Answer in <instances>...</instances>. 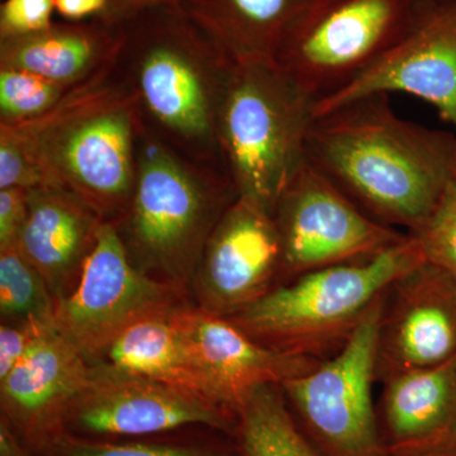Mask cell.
<instances>
[{
    "mask_svg": "<svg viewBox=\"0 0 456 456\" xmlns=\"http://www.w3.org/2000/svg\"><path fill=\"white\" fill-rule=\"evenodd\" d=\"M305 161L375 221L412 233L456 178V134L402 118L377 93L314 117Z\"/></svg>",
    "mask_w": 456,
    "mask_h": 456,
    "instance_id": "obj_1",
    "label": "cell"
},
{
    "mask_svg": "<svg viewBox=\"0 0 456 456\" xmlns=\"http://www.w3.org/2000/svg\"><path fill=\"white\" fill-rule=\"evenodd\" d=\"M122 32L117 73L143 127L193 163L224 171L218 114L235 61L180 4L141 12Z\"/></svg>",
    "mask_w": 456,
    "mask_h": 456,
    "instance_id": "obj_2",
    "label": "cell"
},
{
    "mask_svg": "<svg viewBox=\"0 0 456 456\" xmlns=\"http://www.w3.org/2000/svg\"><path fill=\"white\" fill-rule=\"evenodd\" d=\"M14 126L49 187L73 194L103 221L121 220L136 179L140 116L116 60L71 89L49 113Z\"/></svg>",
    "mask_w": 456,
    "mask_h": 456,
    "instance_id": "obj_3",
    "label": "cell"
},
{
    "mask_svg": "<svg viewBox=\"0 0 456 456\" xmlns=\"http://www.w3.org/2000/svg\"><path fill=\"white\" fill-rule=\"evenodd\" d=\"M236 198L224 171L193 163L140 121L134 193L113 224L137 268L185 292L213 228Z\"/></svg>",
    "mask_w": 456,
    "mask_h": 456,
    "instance_id": "obj_4",
    "label": "cell"
},
{
    "mask_svg": "<svg viewBox=\"0 0 456 456\" xmlns=\"http://www.w3.org/2000/svg\"><path fill=\"white\" fill-rule=\"evenodd\" d=\"M419 241H402L369 259L327 266L273 288L228 320L273 349L330 358L344 346L392 284L425 261Z\"/></svg>",
    "mask_w": 456,
    "mask_h": 456,
    "instance_id": "obj_5",
    "label": "cell"
},
{
    "mask_svg": "<svg viewBox=\"0 0 456 456\" xmlns=\"http://www.w3.org/2000/svg\"><path fill=\"white\" fill-rule=\"evenodd\" d=\"M316 99L275 61L233 62L218 114L222 167L237 197L274 213L305 163Z\"/></svg>",
    "mask_w": 456,
    "mask_h": 456,
    "instance_id": "obj_6",
    "label": "cell"
},
{
    "mask_svg": "<svg viewBox=\"0 0 456 456\" xmlns=\"http://www.w3.org/2000/svg\"><path fill=\"white\" fill-rule=\"evenodd\" d=\"M424 0H321L285 36L275 62L316 102L371 68Z\"/></svg>",
    "mask_w": 456,
    "mask_h": 456,
    "instance_id": "obj_7",
    "label": "cell"
},
{
    "mask_svg": "<svg viewBox=\"0 0 456 456\" xmlns=\"http://www.w3.org/2000/svg\"><path fill=\"white\" fill-rule=\"evenodd\" d=\"M386 296L338 353L281 386L297 424L323 456H386L373 402Z\"/></svg>",
    "mask_w": 456,
    "mask_h": 456,
    "instance_id": "obj_8",
    "label": "cell"
},
{
    "mask_svg": "<svg viewBox=\"0 0 456 456\" xmlns=\"http://www.w3.org/2000/svg\"><path fill=\"white\" fill-rule=\"evenodd\" d=\"M281 277L373 257L407 236L375 221L305 161L275 204Z\"/></svg>",
    "mask_w": 456,
    "mask_h": 456,
    "instance_id": "obj_9",
    "label": "cell"
},
{
    "mask_svg": "<svg viewBox=\"0 0 456 456\" xmlns=\"http://www.w3.org/2000/svg\"><path fill=\"white\" fill-rule=\"evenodd\" d=\"M183 293L137 268L116 226L104 222L79 283L56 303L55 326L92 364L128 327L179 307Z\"/></svg>",
    "mask_w": 456,
    "mask_h": 456,
    "instance_id": "obj_10",
    "label": "cell"
},
{
    "mask_svg": "<svg viewBox=\"0 0 456 456\" xmlns=\"http://www.w3.org/2000/svg\"><path fill=\"white\" fill-rule=\"evenodd\" d=\"M237 419L200 393L121 373L94 362L66 432L94 440H130L208 428L232 436Z\"/></svg>",
    "mask_w": 456,
    "mask_h": 456,
    "instance_id": "obj_11",
    "label": "cell"
},
{
    "mask_svg": "<svg viewBox=\"0 0 456 456\" xmlns=\"http://www.w3.org/2000/svg\"><path fill=\"white\" fill-rule=\"evenodd\" d=\"M415 95L456 128V0H424L391 49L355 80L316 102L314 117L377 93Z\"/></svg>",
    "mask_w": 456,
    "mask_h": 456,
    "instance_id": "obj_12",
    "label": "cell"
},
{
    "mask_svg": "<svg viewBox=\"0 0 456 456\" xmlns=\"http://www.w3.org/2000/svg\"><path fill=\"white\" fill-rule=\"evenodd\" d=\"M281 245L274 216L237 197L222 213L194 274L198 307L231 317L273 289Z\"/></svg>",
    "mask_w": 456,
    "mask_h": 456,
    "instance_id": "obj_13",
    "label": "cell"
},
{
    "mask_svg": "<svg viewBox=\"0 0 456 456\" xmlns=\"http://www.w3.org/2000/svg\"><path fill=\"white\" fill-rule=\"evenodd\" d=\"M456 355V279L425 260L389 288L380 317L377 382Z\"/></svg>",
    "mask_w": 456,
    "mask_h": 456,
    "instance_id": "obj_14",
    "label": "cell"
},
{
    "mask_svg": "<svg viewBox=\"0 0 456 456\" xmlns=\"http://www.w3.org/2000/svg\"><path fill=\"white\" fill-rule=\"evenodd\" d=\"M171 318L193 349L209 398L236 419L255 389L268 384L281 386L322 362L266 346L227 317L198 305H180L171 312Z\"/></svg>",
    "mask_w": 456,
    "mask_h": 456,
    "instance_id": "obj_15",
    "label": "cell"
},
{
    "mask_svg": "<svg viewBox=\"0 0 456 456\" xmlns=\"http://www.w3.org/2000/svg\"><path fill=\"white\" fill-rule=\"evenodd\" d=\"M92 364L55 325L42 330L16 368L0 382V410L40 454L66 432L69 412L89 386Z\"/></svg>",
    "mask_w": 456,
    "mask_h": 456,
    "instance_id": "obj_16",
    "label": "cell"
},
{
    "mask_svg": "<svg viewBox=\"0 0 456 456\" xmlns=\"http://www.w3.org/2000/svg\"><path fill=\"white\" fill-rule=\"evenodd\" d=\"M377 412L386 456H443L456 428V355L384 379Z\"/></svg>",
    "mask_w": 456,
    "mask_h": 456,
    "instance_id": "obj_17",
    "label": "cell"
},
{
    "mask_svg": "<svg viewBox=\"0 0 456 456\" xmlns=\"http://www.w3.org/2000/svg\"><path fill=\"white\" fill-rule=\"evenodd\" d=\"M104 222L64 189L28 191V215L17 246L45 279L56 303L79 283Z\"/></svg>",
    "mask_w": 456,
    "mask_h": 456,
    "instance_id": "obj_18",
    "label": "cell"
},
{
    "mask_svg": "<svg viewBox=\"0 0 456 456\" xmlns=\"http://www.w3.org/2000/svg\"><path fill=\"white\" fill-rule=\"evenodd\" d=\"M122 23L106 18L56 23L44 31L0 40V68L20 69L73 89L112 64Z\"/></svg>",
    "mask_w": 456,
    "mask_h": 456,
    "instance_id": "obj_19",
    "label": "cell"
},
{
    "mask_svg": "<svg viewBox=\"0 0 456 456\" xmlns=\"http://www.w3.org/2000/svg\"><path fill=\"white\" fill-rule=\"evenodd\" d=\"M312 0H183L188 14L235 62L275 61Z\"/></svg>",
    "mask_w": 456,
    "mask_h": 456,
    "instance_id": "obj_20",
    "label": "cell"
},
{
    "mask_svg": "<svg viewBox=\"0 0 456 456\" xmlns=\"http://www.w3.org/2000/svg\"><path fill=\"white\" fill-rule=\"evenodd\" d=\"M171 312L143 318L128 327L95 362L134 377L191 389L211 399L200 362Z\"/></svg>",
    "mask_w": 456,
    "mask_h": 456,
    "instance_id": "obj_21",
    "label": "cell"
},
{
    "mask_svg": "<svg viewBox=\"0 0 456 456\" xmlns=\"http://www.w3.org/2000/svg\"><path fill=\"white\" fill-rule=\"evenodd\" d=\"M241 456H323L297 424L278 384L255 389L232 434Z\"/></svg>",
    "mask_w": 456,
    "mask_h": 456,
    "instance_id": "obj_22",
    "label": "cell"
},
{
    "mask_svg": "<svg viewBox=\"0 0 456 456\" xmlns=\"http://www.w3.org/2000/svg\"><path fill=\"white\" fill-rule=\"evenodd\" d=\"M38 456H241L231 435L208 428H185L130 440H94L60 435Z\"/></svg>",
    "mask_w": 456,
    "mask_h": 456,
    "instance_id": "obj_23",
    "label": "cell"
},
{
    "mask_svg": "<svg viewBox=\"0 0 456 456\" xmlns=\"http://www.w3.org/2000/svg\"><path fill=\"white\" fill-rule=\"evenodd\" d=\"M56 302L37 269L18 246L0 251L2 322L55 325Z\"/></svg>",
    "mask_w": 456,
    "mask_h": 456,
    "instance_id": "obj_24",
    "label": "cell"
},
{
    "mask_svg": "<svg viewBox=\"0 0 456 456\" xmlns=\"http://www.w3.org/2000/svg\"><path fill=\"white\" fill-rule=\"evenodd\" d=\"M70 90L29 71L0 68V122L17 125L40 118Z\"/></svg>",
    "mask_w": 456,
    "mask_h": 456,
    "instance_id": "obj_25",
    "label": "cell"
},
{
    "mask_svg": "<svg viewBox=\"0 0 456 456\" xmlns=\"http://www.w3.org/2000/svg\"><path fill=\"white\" fill-rule=\"evenodd\" d=\"M410 235L419 241L426 260L456 279V178L428 221Z\"/></svg>",
    "mask_w": 456,
    "mask_h": 456,
    "instance_id": "obj_26",
    "label": "cell"
},
{
    "mask_svg": "<svg viewBox=\"0 0 456 456\" xmlns=\"http://www.w3.org/2000/svg\"><path fill=\"white\" fill-rule=\"evenodd\" d=\"M49 187L31 146L14 125L0 122V189Z\"/></svg>",
    "mask_w": 456,
    "mask_h": 456,
    "instance_id": "obj_27",
    "label": "cell"
},
{
    "mask_svg": "<svg viewBox=\"0 0 456 456\" xmlns=\"http://www.w3.org/2000/svg\"><path fill=\"white\" fill-rule=\"evenodd\" d=\"M55 0H4L0 5V40L22 37L53 25Z\"/></svg>",
    "mask_w": 456,
    "mask_h": 456,
    "instance_id": "obj_28",
    "label": "cell"
},
{
    "mask_svg": "<svg viewBox=\"0 0 456 456\" xmlns=\"http://www.w3.org/2000/svg\"><path fill=\"white\" fill-rule=\"evenodd\" d=\"M53 325L38 322H2L0 326V382L17 367L18 362L26 355L42 330Z\"/></svg>",
    "mask_w": 456,
    "mask_h": 456,
    "instance_id": "obj_29",
    "label": "cell"
},
{
    "mask_svg": "<svg viewBox=\"0 0 456 456\" xmlns=\"http://www.w3.org/2000/svg\"><path fill=\"white\" fill-rule=\"evenodd\" d=\"M28 215V191L0 189V251L18 244Z\"/></svg>",
    "mask_w": 456,
    "mask_h": 456,
    "instance_id": "obj_30",
    "label": "cell"
},
{
    "mask_svg": "<svg viewBox=\"0 0 456 456\" xmlns=\"http://www.w3.org/2000/svg\"><path fill=\"white\" fill-rule=\"evenodd\" d=\"M108 11V0H55V12L66 22L103 18Z\"/></svg>",
    "mask_w": 456,
    "mask_h": 456,
    "instance_id": "obj_31",
    "label": "cell"
},
{
    "mask_svg": "<svg viewBox=\"0 0 456 456\" xmlns=\"http://www.w3.org/2000/svg\"><path fill=\"white\" fill-rule=\"evenodd\" d=\"M183 0H108L106 20L122 23L147 9L180 4Z\"/></svg>",
    "mask_w": 456,
    "mask_h": 456,
    "instance_id": "obj_32",
    "label": "cell"
},
{
    "mask_svg": "<svg viewBox=\"0 0 456 456\" xmlns=\"http://www.w3.org/2000/svg\"><path fill=\"white\" fill-rule=\"evenodd\" d=\"M0 456H38L3 415H0Z\"/></svg>",
    "mask_w": 456,
    "mask_h": 456,
    "instance_id": "obj_33",
    "label": "cell"
},
{
    "mask_svg": "<svg viewBox=\"0 0 456 456\" xmlns=\"http://www.w3.org/2000/svg\"><path fill=\"white\" fill-rule=\"evenodd\" d=\"M443 456H456V428Z\"/></svg>",
    "mask_w": 456,
    "mask_h": 456,
    "instance_id": "obj_34",
    "label": "cell"
},
{
    "mask_svg": "<svg viewBox=\"0 0 456 456\" xmlns=\"http://www.w3.org/2000/svg\"><path fill=\"white\" fill-rule=\"evenodd\" d=\"M312 2H321V0H312Z\"/></svg>",
    "mask_w": 456,
    "mask_h": 456,
    "instance_id": "obj_35",
    "label": "cell"
}]
</instances>
